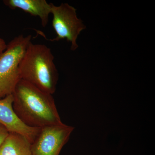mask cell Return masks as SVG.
Instances as JSON below:
<instances>
[{
    "label": "cell",
    "instance_id": "1",
    "mask_svg": "<svg viewBox=\"0 0 155 155\" xmlns=\"http://www.w3.org/2000/svg\"><path fill=\"white\" fill-rule=\"evenodd\" d=\"M12 94L14 112L28 127L40 128L63 123L52 95L22 79Z\"/></svg>",
    "mask_w": 155,
    "mask_h": 155
},
{
    "label": "cell",
    "instance_id": "5",
    "mask_svg": "<svg viewBox=\"0 0 155 155\" xmlns=\"http://www.w3.org/2000/svg\"><path fill=\"white\" fill-rule=\"evenodd\" d=\"M74 127L64 124L41 127L31 143V155H59Z\"/></svg>",
    "mask_w": 155,
    "mask_h": 155
},
{
    "label": "cell",
    "instance_id": "6",
    "mask_svg": "<svg viewBox=\"0 0 155 155\" xmlns=\"http://www.w3.org/2000/svg\"><path fill=\"white\" fill-rule=\"evenodd\" d=\"M13 101V94L0 99V124L5 126L9 132H14L24 136L31 143L41 127H28L24 124L14 112Z\"/></svg>",
    "mask_w": 155,
    "mask_h": 155
},
{
    "label": "cell",
    "instance_id": "9",
    "mask_svg": "<svg viewBox=\"0 0 155 155\" xmlns=\"http://www.w3.org/2000/svg\"><path fill=\"white\" fill-rule=\"evenodd\" d=\"M9 132L5 126L0 124V147L8 135Z\"/></svg>",
    "mask_w": 155,
    "mask_h": 155
},
{
    "label": "cell",
    "instance_id": "4",
    "mask_svg": "<svg viewBox=\"0 0 155 155\" xmlns=\"http://www.w3.org/2000/svg\"><path fill=\"white\" fill-rule=\"evenodd\" d=\"M51 4L52 24L57 34L56 38L52 41H59L66 39L71 43V50L75 51L78 47L76 42L78 37L86 26L78 18L76 9L68 3H62L59 6Z\"/></svg>",
    "mask_w": 155,
    "mask_h": 155
},
{
    "label": "cell",
    "instance_id": "8",
    "mask_svg": "<svg viewBox=\"0 0 155 155\" xmlns=\"http://www.w3.org/2000/svg\"><path fill=\"white\" fill-rule=\"evenodd\" d=\"M0 155H31V143L24 136L9 132L0 147Z\"/></svg>",
    "mask_w": 155,
    "mask_h": 155
},
{
    "label": "cell",
    "instance_id": "10",
    "mask_svg": "<svg viewBox=\"0 0 155 155\" xmlns=\"http://www.w3.org/2000/svg\"><path fill=\"white\" fill-rule=\"evenodd\" d=\"M7 45L3 39L0 38V56L7 48Z\"/></svg>",
    "mask_w": 155,
    "mask_h": 155
},
{
    "label": "cell",
    "instance_id": "2",
    "mask_svg": "<svg viewBox=\"0 0 155 155\" xmlns=\"http://www.w3.org/2000/svg\"><path fill=\"white\" fill-rule=\"evenodd\" d=\"M54 59L47 46L31 42L19 64L20 78L53 95L59 78Z\"/></svg>",
    "mask_w": 155,
    "mask_h": 155
},
{
    "label": "cell",
    "instance_id": "3",
    "mask_svg": "<svg viewBox=\"0 0 155 155\" xmlns=\"http://www.w3.org/2000/svg\"><path fill=\"white\" fill-rule=\"evenodd\" d=\"M31 38V35L15 37L0 56V99L13 94L21 80L19 64Z\"/></svg>",
    "mask_w": 155,
    "mask_h": 155
},
{
    "label": "cell",
    "instance_id": "7",
    "mask_svg": "<svg viewBox=\"0 0 155 155\" xmlns=\"http://www.w3.org/2000/svg\"><path fill=\"white\" fill-rule=\"evenodd\" d=\"M4 3L10 8L21 9L35 17H38L43 27L48 22L51 14V4L46 0H6Z\"/></svg>",
    "mask_w": 155,
    "mask_h": 155
}]
</instances>
